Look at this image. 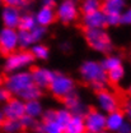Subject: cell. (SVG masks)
Listing matches in <instances>:
<instances>
[{
    "label": "cell",
    "instance_id": "cell-1",
    "mask_svg": "<svg viewBox=\"0 0 131 133\" xmlns=\"http://www.w3.org/2000/svg\"><path fill=\"white\" fill-rule=\"evenodd\" d=\"M80 77L85 83H88L94 91L106 90L107 84V72L103 69L102 64L96 60H87L84 62L79 69Z\"/></svg>",
    "mask_w": 131,
    "mask_h": 133
},
{
    "label": "cell",
    "instance_id": "cell-2",
    "mask_svg": "<svg viewBox=\"0 0 131 133\" xmlns=\"http://www.w3.org/2000/svg\"><path fill=\"white\" fill-rule=\"evenodd\" d=\"M33 84L34 83L32 79V74L28 70L9 73V76L4 81V86L9 90L12 95H14L17 97H19L20 94H23L27 88L32 87Z\"/></svg>",
    "mask_w": 131,
    "mask_h": 133
},
{
    "label": "cell",
    "instance_id": "cell-3",
    "mask_svg": "<svg viewBox=\"0 0 131 133\" xmlns=\"http://www.w3.org/2000/svg\"><path fill=\"white\" fill-rule=\"evenodd\" d=\"M50 92L56 99H65L70 94L75 92V81L65 73L55 72L52 81L49 86Z\"/></svg>",
    "mask_w": 131,
    "mask_h": 133
},
{
    "label": "cell",
    "instance_id": "cell-4",
    "mask_svg": "<svg viewBox=\"0 0 131 133\" xmlns=\"http://www.w3.org/2000/svg\"><path fill=\"white\" fill-rule=\"evenodd\" d=\"M84 37H85V41L88 42V45L94 51H98V52H102V54H107L113 48L112 40H111L108 32L104 28H101V30H85L84 31Z\"/></svg>",
    "mask_w": 131,
    "mask_h": 133
},
{
    "label": "cell",
    "instance_id": "cell-5",
    "mask_svg": "<svg viewBox=\"0 0 131 133\" xmlns=\"http://www.w3.org/2000/svg\"><path fill=\"white\" fill-rule=\"evenodd\" d=\"M33 62H34V58L31 54V51H27V50L14 51L6 55L5 62H4V70L6 73L27 70V68L32 65Z\"/></svg>",
    "mask_w": 131,
    "mask_h": 133
},
{
    "label": "cell",
    "instance_id": "cell-6",
    "mask_svg": "<svg viewBox=\"0 0 131 133\" xmlns=\"http://www.w3.org/2000/svg\"><path fill=\"white\" fill-rule=\"evenodd\" d=\"M56 19H59L61 23H73L78 19L79 17V6H78V3L76 0H63L56 10Z\"/></svg>",
    "mask_w": 131,
    "mask_h": 133
},
{
    "label": "cell",
    "instance_id": "cell-7",
    "mask_svg": "<svg viewBox=\"0 0 131 133\" xmlns=\"http://www.w3.org/2000/svg\"><path fill=\"white\" fill-rule=\"evenodd\" d=\"M85 133H99L106 129V114L98 109L88 110L84 115Z\"/></svg>",
    "mask_w": 131,
    "mask_h": 133
},
{
    "label": "cell",
    "instance_id": "cell-8",
    "mask_svg": "<svg viewBox=\"0 0 131 133\" xmlns=\"http://www.w3.org/2000/svg\"><path fill=\"white\" fill-rule=\"evenodd\" d=\"M46 36V27L36 26L31 31H18V41L19 48L23 50L32 48L34 44H38Z\"/></svg>",
    "mask_w": 131,
    "mask_h": 133
},
{
    "label": "cell",
    "instance_id": "cell-9",
    "mask_svg": "<svg viewBox=\"0 0 131 133\" xmlns=\"http://www.w3.org/2000/svg\"><path fill=\"white\" fill-rule=\"evenodd\" d=\"M97 105L98 110L104 114H110L112 111L120 110V100L115 92L108 90H102L97 92Z\"/></svg>",
    "mask_w": 131,
    "mask_h": 133
},
{
    "label": "cell",
    "instance_id": "cell-10",
    "mask_svg": "<svg viewBox=\"0 0 131 133\" xmlns=\"http://www.w3.org/2000/svg\"><path fill=\"white\" fill-rule=\"evenodd\" d=\"M17 48H19L18 31L3 27L0 30V51L5 55H9L17 51Z\"/></svg>",
    "mask_w": 131,
    "mask_h": 133
},
{
    "label": "cell",
    "instance_id": "cell-11",
    "mask_svg": "<svg viewBox=\"0 0 131 133\" xmlns=\"http://www.w3.org/2000/svg\"><path fill=\"white\" fill-rule=\"evenodd\" d=\"M4 118L9 120H19L26 115V102L19 97H12L1 109Z\"/></svg>",
    "mask_w": 131,
    "mask_h": 133
},
{
    "label": "cell",
    "instance_id": "cell-12",
    "mask_svg": "<svg viewBox=\"0 0 131 133\" xmlns=\"http://www.w3.org/2000/svg\"><path fill=\"white\" fill-rule=\"evenodd\" d=\"M53 73L52 70H50L47 68H43V66H36L31 72L32 74V79L34 86H37L38 88L43 90V88H49L50 83L52 81V77H53Z\"/></svg>",
    "mask_w": 131,
    "mask_h": 133
},
{
    "label": "cell",
    "instance_id": "cell-13",
    "mask_svg": "<svg viewBox=\"0 0 131 133\" xmlns=\"http://www.w3.org/2000/svg\"><path fill=\"white\" fill-rule=\"evenodd\" d=\"M82 22L85 30H101L107 26L106 24V14L102 10L84 14Z\"/></svg>",
    "mask_w": 131,
    "mask_h": 133
},
{
    "label": "cell",
    "instance_id": "cell-14",
    "mask_svg": "<svg viewBox=\"0 0 131 133\" xmlns=\"http://www.w3.org/2000/svg\"><path fill=\"white\" fill-rule=\"evenodd\" d=\"M20 17H22L20 10L18 8H14V6L5 5L1 10V21H3L4 27H6V28L17 30L18 26H19Z\"/></svg>",
    "mask_w": 131,
    "mask_h": 133
},
{
    "label": "cell",
    "instance_id": "cell-15",
    "mask_svg": "<svg viewBox=\"0 0 131 133\" xmlns=\"http://www.w3.org/2000/svg\"><path fill=\"white\" fill-rule=\"evenodd\" d=\"M64 106L73 115H84L88 111L85 109L87 106L84 105V102L80 100L79 95L76 92H73L69 96H66L64 99Z\"/></svg>",
    "mask_w": 131,
    "mask_h": 133
},
{
    "label": "cell",
    "instance_id": "cell-16",
    "mask_svg": "<svg viewBox=\"0 0 131 133\" xmlns=\"http://www.w3.org/2000/svg\"><path fill=\"white\" fill-rule=\"evenodd\" d=\"M125 122L126 118L121 110H116L110 114H106V129L111 133H117Z\"/></svg>",
    "mask_w": 131,
    "mask_h": 133
},
{
    "label": "cell",
    "instance_id": "cell-17",
    "mask_svg": "<svg viewBox=\"0 0 131 133\" xmlns=\"http://www.w3.org/2000/svg\"><path fill=\"white\" fill-rule=\"evenodd\" d=\"M34 19H36V23L37 26H41V27H47L50 24H52L56 19V13H55V9L53 8H50V6H41L36 14H34Z\"/></svg>",
    "mask_w": 131,
    "mask_h": 133
},
{
    "label": "cell",
    "instance_id": "cell-18",
    "mask_svg": "<svg viewBox=\"0 0 131 133\" xmlns=\"http://www.w3.org/2000/svg\"><path fill=\"white\" fill-rule=\"evenodd\" d=\"M126 0H102L101 10L104 14H121L125 9Z\"/></svg>",
    "mask_w": 131,
    "mask_h": 133
},
{
    "label": "cell",
    "instance_id": "cell-19",
    "mask_svg": "<svg viewBox=\"0 0 131 133\" xmlns=\"http://www.w3.org/2000/svg\"><path fill=\"white\" fill-rule=\"evenodd\" d=\"M64 133H85L83 115H71L70 120L64 128Z\"/></svg>",
    "mask_w": 131,
    "mask_h": 133
},
{
    "label": "cell",
    "instance_id": "cell-20",
    "mask_svg": "<svg viewBox=\"0 0 131 133\" xmlns=\"http://www.w3.org/2000/svg\"><path fill=\"white\" fill-rule=\"evenodd\" d=\"M43 114V106L40 102V100H33L26 102V115L31 116L33 119L41 118Z\"/></svg>",
    "mask_w": 131,
    "mask_h": 133
},
{
    "label": "cell",
    "instance_id": "cell-21",
    "mask_svg": "<svg viewBox=\"0 0 131 133\" xmlns=\"http://www.w3.org/2000/svg\"><path fill=\"white\" fill-rule=\"evenodd\" d=\"M101 64L106 72H110V70H113L118 66H122V59L118 55H107L101 62Z\"/></svg>",
    "mask_w": 131,
    "mask_h": 133
},
{
    "label": "cell",
    "instance_id": "cell-22",
    "mask_svg": "<svg viewBox=\"0 0 131 133\" xmlns=\"http://www.w3.org/2000/svg\"><path fill=\"white\" fill-rule=\"evenodd\" d=\"M36 26H37V23H36L34 16L26 13V14H22V17H20L18 28H19V31H31Z\"/></svg>",
    "mask_w": 131,
    "mask_h": 133
},
{
    "label": "cell",
    "instance_id": "cell-23",
    "mask_svg": "<svg viewBox=\"0 0 131 133\" xmlns=\"http://www.w3.org/2000/svg\"><path fill=\"white\" fill-rule=\"evenodd\" d=\"M31 54L33 55L34 59H38V60H46L49 59L50 55V50L46 45L43 44H34L32 48H31Z\"/></svg>",
    "mask_w": 131,
    "mask_h": 133
},
{
    "label": "cell",
    "instance_id": "cell-24",
    "mask_svg": "<svg viewBox=\"0 0 131 133\" xmlns=\"http://www.w3.org/2000/svg\"><path fill=\"white\" fill-rule=\"evenodd\" d=\"M41 96H42V90L33 84L32 87L27 88L23 94L19 95V99H22L24 102H27V101H33V100H40Z\"/></svg>",
    "mask_w": 131,
    "mask_h": 133
},
{
    "label": "cell",
    "instance_id": "cell-25",
    "mask_svg": "<svg viewBox=\"0 0 131 133\" xmlns=\"http://www.w3.org/2000/svg\"><path fill=\"white\" fill-rule=\"evenodd\" d=\"M101 6H102L101 0H83L80 4V10L83 12V14H89L101 10Z\"/></svg>",
    "mask_w": 131,
    "mask_h": 133
},
{
    "label": "cell",
    "instance_id": "cell-26",
    "mask_svg": "<svg viewBox=\"0 0 131 133\" xmlns=\"http://www.w3.org/2000/svg\"><path fill=\"white\" fill-rule=\"evenodd\" d=\"M125 74H126V72H125V68L124 66H118V68H116L113 70H110V72H107V81L111 83H120L124 78H125Z\"/></svg>",
    "mask_w": 131,
    "mask_h": 133
},
{
    "label": "cell",
    "instance_id": "cell-27",
    "mask_svg": "<svg viewBox=\"0 0 131 133\" xmlns=\"http://www.w3.org/2000/svg\"><path fill=\"white\" fill-rule=\"evenodd\" d=\"M0 129L4 133H19L22 131V125H20V122H19V120H9V119H5Z\"/></svg>",
    "mask_w": 131,
    "mask_h": 133
},
{
    "label": "cell",
    "instance_id": "cell-28",
    "mask_svg": "<svg viewBox=\"0 0 131 133\" xmlns=\"http://www.w3.org/2000/svg\"><path fill=\"white\" fill-rule=\"evenodd\" d=\"M45 127V133H64V127L55 119H51L47 122H42Z\"/></svg>",
    "mask_w": 131,
    "mask_h": 133
},
{
    "label": "cell",
    "instance_id": "cell-29",
    "mask_svg": "<svg viewBox=\"0 0 131 133\" xmlns=\"http://www.w3.org/2000/svg\"><path fill=\"white\" fill-rule=\"evenodd\" d=\"M71 113L65 109V108H63V109H59V110H56V120L65 128V125L67 124V122L70 120V118H71Z\"/></svg>",
    "mask_w": 131,
    "mask_h": 133
},
{
    "label": "cell",
    "instance_id": "cell-30",
    "mask_svg": "<svg viewBox=\"0 0 131 133\" xmlns=\"http://www.w3.org/2000/svg\"><path fill=\"white\" fill-rule=\"evenodd\" d=\"M19 122H20L22 129H33L34 125H36V123H37L36 119H33V118H31V116H28V115H24L23 118H20Z\"/></svg>",
    "mask_w": 131,
    "mask_h": 133
},
{
    "label": "cell",
    "instance_id": "cell-31",
    "mask_svg": "<svg viewBox=\"0 0 131 133\" xmlns=\"http://www.w3.org/2000/svg\"><path fill=\"white\" fill-rule=\"evenodd\" d=\"M121 111L124 113L126 120L131 123V97H127V99L122 102V110H121Z\"/></svg>",
    "mask_w": 131,
    "mask_h": 133
},
{
    "label": "cell",
    "instance_id": "cell-32",
    "mask_svg": "<svg viewBox=\"0 0 131 133\" xmlns=\"http://www.w3.org/2000/svg\"><path fill=\"white\" fill-rule=\"evenodd\" d=\"M121 14H106V24L111 26V27H116L118 24H121Z\"/></svg>",
    "mask_w": 131,
    "mask_h": 133
},
{
    "label": "cell",
    "instance_id": "cell-33",
    "mask_svg": "<svg viewBox=\"0 0 131 133\" xmlns=\"http://www.w3.org/2000/svg\"><path fill=\"white\" fill-rule=\"evenodd\" d=\"M1 1H4V4L5 5H8V6H14V8H23V6H27L28 5V3H29V0H1Z\"/></svg>",
    "mask_w": 131,
    "mask_h": 133
},
{
    "label": "cell",
    "instance_id": "cell-34",
    "mask_svg": "<svg viewBox=\"0 0 131 133\" xmlns=\"http://www.w3.org/2000/svg\"><path fill=\"white\" fill-rule=\"evenodd\" d=\"M121 24H125V26H131V6L124 9V12L121 13Z\"/></svg>",
    "mask_w": 131,
    "mask_h": 133
},
{
    "label": "cell",
    "instance_id": "cell-35",
    "mask_svg": "<svg viewBox=\"0 0 131 133\" xmlns=\"http://www.w3.org/2000/svg\"><path fill=\"white\" fill-rule=\"evenodd\" d=\"M10 99H12V94L9 92V90L5 86L4 87L0 86V104H5L6 101H9Z\"/></svg>",
    "mask_w": 131,
    "mask_h": 133
},
{
    "label": "cell",
    "instance_id": "cell-36",
    "mask_svg": "<svg viewBox=\"0 0 131 133\" xmlns=\"http://www.w3.org/2000/svg\"><path fill=\"white\" fill-rule=\"evenodd\" d=\"M56 116V110L53 109H47V110H43V114H42V122H47V120H51V119H55Z\"/></svg>",
    "mask_w": 131,
    "mask_h": 133
},
{
    "label": "cell",
    "instance_id": "cell-37",
    "mask_svg": "<svg viewBox=\"0 0 131 133\" xmlns=\"http://www.w3.org/2000/svg\"><path fill=\"white\" fill-rule=\"evenodd\" d=\"M117 133H131V123L126 120V122L124 123V125L120 128V131Z\"/></svg>",
    "mask_w": 131,
    "mask_h": 133
},
{
    "label": "cell",
    "instance_id": "cell-38",
    "mask_svg": "<svg viewBox=\"0 0 131 133\" xmlns=\"http://www.w3.org/2000/svg\"><path fill=\"white\" fill-rule=\"evenodd\" d=\"M32 131H34L36 133H45V127H43V123L41 122V123H36V125H34V128H33Z\"/></svg>",
    "mask_w": 131,
    "mask_h": 133
},
{
    "label": "cell",
    "instance_id": "cell-39",
    "mask_svg": "<svg viewBox=\"0 0 131 133\" xmlns=\"http://www.w3.org/2000/svg\"><path fill=\"white\" fill-rule=\"evenodd\" d=\"M42 1V5L43 6H50V8H53L56 0H41Z\"/></svg>",
    "mask_w": 131,
    "mask_h": 133
},
{
    "label": "cell",
    "instance_id": "cell-40",
    "mask_svg": "<svg viewBox=\"0 0 131 133\" xmlns=\"http://www.w3.org/2000/svg\"><path fill=\"white\" fill-rule=\"evenodd\" d=\"M4 120H5V118H4V114H3V111L0 110V128H1V125H3Z\"/></svg>",
    "mask_w": 131,
    "mask_h": 133
},
{
    "label": "cell",
    "instance_id": "cell-41",
    "mask_svg": "<svg viewBox=\"0 0 131 133\" xmlns=\"http://www.w3.org/2000/svg\"><path fill=\"white\" fill-rule=\"evenodd\" d=\"M127 91H129V96L131 97V84H130V87H129V90H127Z\"/></svg>",
    "mask_w": 131,
    "mask_h": 133
},
{
    "label": "cell",
    "instance_id": "cell-42",
    "mask_svg": "<svg viewBox=\"0 0 131 133\" xmlns=\"http://www.w3.org/2000/svg\"><path fill=\"white\" fill-rule=\"evenodd\" d=\"M99 133H111V132H108L107 129H104V131H102V132H99Z\"/></svg>",
    "mask_w": 131,
    "mask_h": 133
},
{
    "label": "cell",
    "instance_id": "cell-43",
    "mask_svg": "<svg viewBox=\"0 0 131 133\" xmlns=\"http://www.w3.org/2000/svg\"><path fill=\"white\" fill-rule=\"evenodd\" d=\"M3 84V78H1V76H0V86Z\"/></svg>",
    "mask_w": 131,
    "mask_h": 133
},
{
    "label": "cell",
    "instance_id": "cell-44",
    "mask_svg": "<svg viewBox=\"0 0 131 133\" xmlns=\"http://www.w3.org/2000/svg\"><path fill=\"white\" fill-rule=\"evenodd\" d=\"M19 133H24V132H19Z\"/></svg>",
    "mask_w": 131,
    "mask_h": 133
},
{
    "label": "cell",
    "instance_id": "cell-45",
    "mask_svg": "<svg viewBox=\"0 0 131 133\" xmlns=\"http://www.w3.org/2000/svg\"><path fill=\"white\" fill-rule=\"evenodd\" d=\"M0 1H1V0H0Z\"/></svg>",
    "mask_w": 131,
    "mask_h": 133
}]
</instances>
